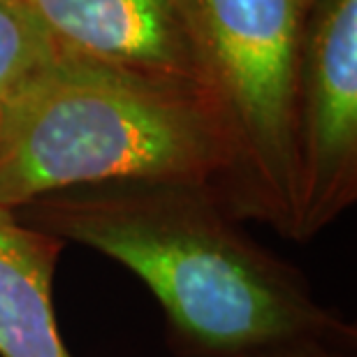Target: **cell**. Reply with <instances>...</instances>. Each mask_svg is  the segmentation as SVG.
<instances>
[{
	"instance_id": "obj_3",
	"label": "cell",
	"mask_w": 357,
	"mask_h": 357,
	"mask_svg": "<svg viewBox=\"0 0 357 357\" xmlns=\"http://www.w3.org/2000/svg\"><path fill=\"white\" fill-rule=\"evenodd\" d=\"M318 0H190L206 89L230 121L237 167L225 204L297 237V86Z\"/></svg>"
},
{
	"instance_id": "obj_6",
	"label": "cell",
	"mask_w": 357,
	"mask_h": 357,
	"mask_svg": "<svg viewBox=\"0 0 357 357\" xmlns=\"http://www.w3.org/2000/svg\"><path fill=\"white\" fill-rule=\"evenodd\" d=\"M66 248L0 204V357H73L54 311V271Z\"/></svg>"
},
{
	"instance_id": "obj_2",
	"label": "cell",
	"mask_w": 357,
	"mask_h": 357,
	"mask_svg": "<svg viewBox=\"0 0 357 357\" xmlns=\"http://www.w3.org/2000/svg\"><path fill=\"white\" fill-rule=\"evenodd\" d=\"M237 167L211 91L59 49L0 105V204L109 181L209 183Z\"/></svg>"
},
{
	"instance_id": "obj_5",
	"label": "cell",
	"mask_w": 357,
	"mask_h": 357,
	"mask_svg": "<svg viewBox=\"0 0 357 357\" xmlns=\"http://www.w3.org/2000/svg\"><path fill=\"white\" fill-rule=\"evenodd\" d=\"M24 3L63 52L206 89L192 33L190 0Z\"/></svg>"
},
{
	"instance_id": "obj_8",
	"label": "cell",
	"mask_w": 357,
	"mask_h": 357,
	"mask_svg": "<svg viewBox=\"0 0 357 357\" xmlns=\"http://www.w3.org/2000/svg\"><path fill=\"white\" fill-rule=\"evenodd\" d=\"M227 357H355V346L320 337H292L251 346Z\"/></svg>"
},
{
	"instance_id": "obj_7",
	"label": "cell",
	"mask_w": 357,
	"mask_h": 357,
	"mask_svg": "<svg viewBox=\"0 0 357 357\" xmlns=\"http://www.w3.org/2000/svg\"><path fill=\"white\" fill-rule=\"evenodd\" d=\"M59 45L24 0H0V105Z\"/></svg>"
},
{
	"instance_id": "obj_4",
	"label": "cell",
	"mask_w": 357,
	"mask_h": 357,
	"mask_svg": "<svg viewBox=\"0 0 357 357\" xmlns=\"http://www.w3.org/2000/svg\"><path fill=\"white\" fill-rule=\"evenodd\" d=\"M357 199V0H318L297 86V237L309 241Z\"/></svg>"
},
{
	"instance_id": "obj_1",
	"label": "cell",
	"mask_w": 357,
	"mask_h": 357,
	"mask_svg": "<svg viewBox=\"0 0 357 357\" xmlns=\"http://www.w3.org/2000/svg\"><path fill=\"white\" fill-rule=\"evenodd\" d=\"M14 213L137 274L165 311L178 357H227L292 337L357 344L355 325L318 302L302 269L255 241L209 183L77 185Z\"/></svg>"
}]
</instances>
